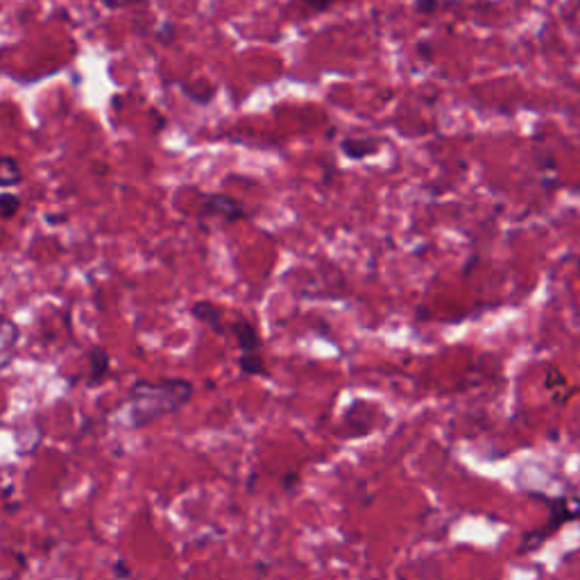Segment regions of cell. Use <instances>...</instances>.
Instances as JSON below:
<instances>
[{
  "instance_id": "6da1fadb",
  "label": "cell",
  "mask_w": 580,
  "mask_h": 580,
  "mask_svg": "<svg viewBox=\"0 0 580 580\" xmlns=\"http://www.w3.org/2000/svg\"><path fill=\"white\" fill-rule=\"evenodd\" d=\"M193 383L186 379H161V381H137L125 404L118 413H122V426L141 429L159 417L179 413L193 397Z\"/></svg>"
},
{
  "instance_id": "7a4b0ae2",
  "label": "cell",
  "mask_w": 580,
  "mask_h": 580,
  "mask_svg": "<svg viewBox=\"0 0 580 580\" xmlns=\"http://www.w3.org/2000/svg\"><path fill=\"white\" fill-rule=\"evenodd\" d=\"M203 198V207H200V218H214L220 223H238L247 218V209L240 200L227 196V193H205Z\"/></svg>"
},
{
  "instance_id": "3957f363",
  "label": "cell",
  "mask_w": 580,
  "mask_h": 580,
  "mask_svg": "<svg viewBox=\"0 0 580 580\" xmlns=\"http://www.w3.org/2000/svg\"><path fill=\"white\" fill-rule=\"evenodd\" d=\"M227 332L234 336L238 350H240V356L238 358H256V356H264L262 354V336L259 332H256V327L252 325L249 320L245 317H238L236 322H232V325L227 327Z\"/></svg>"
},
{
  "instance_id": "277c9868",
  "label": "cell",
  "mask_w": 580,
  "mask_h": 580,
  "mask_svg": "<svg viewBox=\"0 0 580 580\" xmlns=\"http://www.w3.org/2000/svg\"><path fill=\"white\" fill-rule=\"evenodd\" d=\"M19 338H21V332L14 322L8 315H0V370L8 367L14 361Z\"/></svg>"
},
{
  "instance_id": "5b68a950",
  "label": "cell",
  "mask_w": 580,
  "mask_h": 580,
  "mask_svg": "<svg viewBox=\"0 0 580 580\" xmlns=\"http://www.w3.org/2000/svg\"><path fill=\"white\" fill-rule=\"evenodd\" d=\"M190 313L193 317H196L198 322H203L205 327H209L212 332L220 334V336H227V327H225V317H223V308L209 299H203V302H196L190 306Z\"/></svg>"
},
{
  "instance_id": "8992f818",
  "label": "cell",
  "mask_w": 580,
  "mask_h": 580,
  "mask_svg": "<svg viewBox=\"0 0 580 580\" xmlns=\"http://www.w3.org/2000/svg\"><path fill=\"white\" fill-rule=\"evenodd\" d=\"M341 153L347 157V159H354V161H363L372 155L379 153L381 148V141L379 139H367V137H347L341 141Z\"/></svg>"
},
{
  "instance_id": "52a82bcc",
  "label": "cell",
  "mask_w": 580,
  "mask_h": 580,
  "mask_svg": "<svg viewBox=\"0 0 580 580\" xmlns=\"http://www.w3.org/2000/svg\"><path fill=\"white\" fill-rule=\"evenodd\" d=\"M23 181L21 166L14 157H3L0 155V188H12Z\"/></svg>"
},
{
  "instance_id": "ba28073f",
  "label": "cell",
  "mask_w": 580,
  "mask_h": 580,
  "mask_svg": "<svg viewBox=\"0 0 580 580\" xmlns=\"http://www.w3.org/2000/svg\"><path fill=\"white\" fill-rule=\"evenodd\" d=\"M89 363H91L89 383H91V385H98V383L109 374V354H107L102 347H91V352H89Z\"/></svg>"
},
{
  "instance_id": "9c48e42d",
  "label": "cell",
  "mask_w": 580,
  "mask_h": 580,
  "mask_svg": "<svg viewBox=\"0 0 580 580\" xmlns=\"http://www.w3.org/2000/svg\"><path fill=\"white\" fill-rule=\"evenodd\" d=\"M19 207H21L19 196H14V193H0V218L3 220L14 218L19 214Z\"/></svg>"
},
{
  "instance_id": "30bf717a",
  "label": "cell",
  "mask_w": 580,
  "mask_h": 580,
  "mask_svg": "<svg viewBox=\"0 0 580 580\" xmlns=\"http://www.w3.org/2000/svg\"><path fill=\"white\" fill-rule=\"evenodd\" d=\"M181 91H184L193 102H203V105L212 102V98H214V94H216L214 87H209L207 91H196V89H190V87H184Z\"/></svg>"
},
{
  "instance_id": "8fae6325",
  "label": "cell",
  "mask_w": 580,
  "mask_h": 580,
  "mask_svg": "<svg viewBox=\"0 0 580 580\" xmlns=\"http://www.w3.org/2000/svg\"><path fill=\"white\" fill-rule=\"evenodd\" d=\"M440 8V0H413V10L420 14H431Z\"/></svg>"
},
{
  "instance_id": "7c38bea8",
  "label": "cell",
  "mask_w": 580,
  "mask_h": 580,
  "mask_svg": "<svg viewBox=\"0 0 580 580\" xmlns=\"http://www.w3.org/2000/svg\"><path fill=\"white\" fill-rule=\"evenodd\" d=\"M139 3H148V0H105V6H109L114 10H120L125 6H139Z\"/></svg>"
},
{
  "instance_id": "4fadbf2b",
  "label": "cell",
  "mask_w": 580,
  "mask_h": 580,
  "mask_svg": "<svg viewBox=\"0 0 580 580\" xmlns=\"http://www.w3.org/2000/svg\"><path fill=\"white\" fill-rule=\"evenodd\" d=\"M114 573L118 576V578H122V580H127V578H130L132 576V571H130V567H127L122 560H116L114 562Z\"/></svg>"
},
{
  "instance_id": "5bb4252c",
  "label": "cell",
  "mask_w": 580,
  "mask_h": 580,
  "mask_svg": "<svg viewBox=\"0 0 580 580\" xmlns=\"http://www.w3.org/2000/svg\"><path fill=\"white\" fill-rule=\"evenodd\" d=\"M159 41H164V43H173V39H175V28L168 23V26H164V30H159Z\"/></svg>"
},
{
  "instance_id": "9a60e30c",
  "label": "cell",
  "mask_w": 580,
  "mask_h": 580,
  "mask_svg": "<svg viewBox=\"0 0 580 580\" xmlns=\"http://www.w3.org/2000/svg\"><path fill=\"white\" fill-rule=\"evenodd\" d=\"M417 50H420L424 57H429V59H431V55H433V48H431V43H420V46H417Z\"/></svg>"
},
{
  "instance_id": "2e32d148",
  "label": "cell",
  "mask_w": 580,
  "mask_h": 580,
  "mask_svg": "<svg viewBox=\"0 0 580 580\" xmlns=\"http://www.w3.org/2000/svg\"><path fill=\"white\" fill-rule=\"evenodd\" d=\"M474 262H476V256H470V259H468V268H465V275L474 268Z\"/></svg>"
}]
</instances>
